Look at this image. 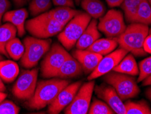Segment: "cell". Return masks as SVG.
<instances>
[{"label":"cell","mask_w":151,"mask_h":114,"mask_svg":"<svg viewBox=\"0 0 151 114\" xmlns=\"http://www.w3.org/2000/svg\"><path fill=\"white\" fill-rule=\"evenodd\" d=\"M83 73V69L81 64L76 59L70 55L60 68L56 77L61 79H70L79 77L82 75Z\"/></svg>","instance_id":"17"},{"label":"cell","mask_w":151,"mask_h":114,"mask_svg":"<svg viewBox=\"0 0 151 114\" xmlns=\"http://www.w3.org/2000/svg\"><path fill=\"white\" fill-rule=\"evenodd\" d=\"M73 57L81 64L83 72L86 75L90 74L95 70L103 57L101 55L93 52L88 49H76L73 52Z\"/></svg>","instance_id":"14"},{"label":"cell","mask_w":151,"mask_h":114,"mask_svg":"<svg viewBox=\"0 0 151 114\" xmlns=\"http://www.w3.org/2000/svg\"><path fill=\"white\" fill-rule=\"evenodd\" d=\"M106 1L110 8H115L121 6L123 0H106Z\"/></svg>","instance_id":"35"},{"label":"cell","mask_w":151,"mask_h":114,"mask_svg":"<svg viewBox=\"0 0 151 114\" xmlns=\"http://www.w3.org/2000/svg\"><path fill=\"white\" fill-rule=\"evenodd\" d=\"M70 54L62 44L54 43L42 62L41 73L44 78L56 77L57 73Z\"/></svg>","instance_id":"7"},{"label":"cell","mask_w":151,"mask_h":114,"mask_svg":"<svg viewBox=\"0 0 151 114\" xmlns=\"http://www.w3.org/2000/svg\"><path fill=\"white\" fill-rule=\"evenodd\" d=\"M50 39H41L34 36L26 37L23 41L25 52L21 58V64L24 68H32L38 64L40 60L49 51Z\"/></svg>","instance_id":"6"},{"label":"cell","mask_w":151,"mask_h":114,"mask_svg":"<svg viewBox=\"0 0 151 114\" xmlns=\"http://www.w3.org/2000/svg\"><path fill=\"white\" fill-rule=\"evenodd\" d=\"M17 30L12 24L6 23L0 25V53L8 57L6 46L11 40L16 37Z\"/></svg>","instance_id":"23"},{"label":"cell","mask_w":151,"mask_h":114,"mask_svg":"<svg viewBox=\"0 0 151 114\" xmlns=\"http://www.w3.org/2000/svg\"><path fill=\"white\" fill-rule=\"evenodd\" d=\"M20 107L11 100H4L0 102V114H18Z\"/></svg>","instance_id":"31"},{"label":"cell","mask_w":151,"mask_h":114,"mask_svg":"<svg viewBox=\"0 0 151 114\" xmlns=\"http://www.w3.org/2000/svg\"><path fill=\"white\" fill-rule=\"evenodd\" d=\"M94 91L95 94L106 102L115 113L126 114L125 104L112 86L103 84L95 87Z\"/></svg>","instance_id":"12"},{"label":"cell","mask_w":151,"mask_h":114,"mask_svg":"<svg viewBox=\"0 0 151 114\" xmlns=\"http://www.w3.org/2000/svg\"><path fill=\"white\" fill-rule=\"evenodd\" d=\"M95 82L91 80L82 84L72 102L64 109L65 114H86L91 102Z\"/></svg>","instance_id":"10"},{"label":"cell","mask_w":151,"mask_h":114,"mask_svg":"<svg viewBox=\"0 0 151 114\" xmlns=\"http://www.w3.org/2000/svg\"><path fill=\"white\" fill-rule=\"evenodd\" d=\"M139 75L137 83L142 81L151 75V56L144 59L139 63Z\"/></svg>","instance_id":"30"},{"label":"cell","mask_w":151,"mask_h":114,"mask_svg":"<svg viewBox=\"0 0 151 114\" xmlns=\"http://www.w3.org/2000/svg\"><path fill=\"white\" fill-rule=\"evenodd\" d=\"M6 91V87L4 86L3 80L0 78V91Z\"/></svg>","instance_id":"40"},{"label":"cell","mask_w":151,"mask_h":114,"mask_svg":"<svg viewBox=\"0 0 151 114\" xmlns=\"http://www.w3.org/2000/svg\"><path fill=\"white\" fill-rule=\"evenodd\" d=\"M11 4L9 0H0V25L1 23L3 17L8 9L10 8Z\"/></svg>","instance_id":"32"},{"label":"cell","mask_w":151,"mask_h":114,"mask_svg":"<svg viewBox=\"0 0 151 114\" xmlns=\"http://www.w3.org/2000/svg\"><path fill=\"white\" fill-rule=\"evenodd\" d=\"M144 50L146 53L151 54V33L148 35L144 42Z\"/></svg>","instance_id":"34"},{"label":"cell","mask_w":151,"mask_h":114,"mask_svg":"<svg viewBox=\"0 0 151 114\" xmlns=\"http://www.w3.org/2000/svg\"><path fill=\"white\" fill-rule=\"evenodd\" d=\"M113 70L131 76H137L139 75V66L135 61L134 55L129 53L126 55L125 57L114 67Z\"/></svg>","instance_id":"19"},{"label":"cell","mask_w":151,"mask_h":114,"mask_svg":"<svg viewBox=\"0 0 151 114\" xmlns=\"http://www.w3.org/2000/svg\"><path fill=\"white\" fill-rule=\"evenodd\" d=\"M19 75V65L12 60L0 61V78L6 83L14 81Z\"/></svg>","instance_id":"21"},{"label":"cell","mask_w":151,"mask_h":114,"mask_svg":"<svg viewBox=\"0 0 151 114\" xmlns=\"http://www.w3.org/2000/svg\"><path fill=\"white\" fill-rule=\"evenodd\" d=\"M142 0H123L121 7L123 9L127 22L134 23L137 11Z\"/></svg>","instance_id":"25"},{"label":"cell","mask_w":151,"mask_h":114,"mask_svg":"<svg viewBox=\"0 0 151 114\" xmlns=\"http://www.w3.org/2000/svg\"><path fill=\"white\" fill-rule=\"evenodd\" d=\"M118 42L114 38H99L92 44L87 49L93 52L98 53L102 56L112 53L117 47Z\"/></svg>","instance_id":"20"},{"label":"cell","mask_w":151,"mask_h":114,"mask_svg":"<svg viewBox=\"0 0 151 114\" xmlns=\"http://www.w3.org/2000/svg\"><path fill=\"white\" fill-rule=\"evenodd\" d=\"M98 30L108 38H116L126 29L123 15L121 11L111 9L99 18Z\"/></svg>","instance_id":"9"},{"label":"cell","mask_w":151,"mask_h":114,"mask_svg":"<svg viewBox=\"0 0 151 114\" xmlns=\"http://www.w3.org/2000/svg\"><path fill=\"white\" fill-rule=\"evenodd\" d=\"M142 86H151V75L144 79L142 81Z\"/></svg>","instance_id":"37"},{"label":"cell","mask_w":151,"mask_h":114,"mask_svg":"<svg viewBox=\"0 0 151 114\" xmlns=\"http://www.w3.org/2000/svg\"><path fill=\"white\" fill-rule=\"evenodd\" d=\"M134 23L151 25V6L147 0H142L139 4Z\"/></svg>","instance_id":"24"},{"label":"cell","mask_w":151,"mask_h":114,"mask_svg":"<svg viewBox=\"0 0 151 114\" xmlns=\"http://www.w3.org/2000/svg\"><path fill=\"white\" fill-rule=\"evenodd\" d=\"M91 20V17L86 12H81L76 15L65 25L63 30L58 34V40L67 50L76 45L82 33Z\"/></svg>","instance_id":"4"},{"label":"cell","mask_w":151,"mask_h":114,"mask_svg":"<svg viewBox=\"0 0 151 114\" xmlns=\"http://www.w3.org/2000/svg\"><path fill=\"white\" fill-rule=\"evenodd\" d=\"M38 70H25L19 75L12 88V94L19 100H28L33 97L37 84Z\"/></svg>","instance_id":"8"},{"label":"cell","mask_w":151,"mask_h":114,"mask_svg":"<svg viewBox=\"0 0 151 114\" xmlns=\"http://www.w3.org/2000/svg\"><path fill=\"white\" fill-rule=\"evenodd\" d=\"M145 94H146V97H147L148 99L150 100V101L151 102V87L149 88H148L147 90H146Z\"/></svg>","instance_id":"38"},{"label":"cell","mask_w":151,"mask_h":114,"mask_svg":"<svg viewBox=\"0 0 151 114\" xmlns=\"http://www.w3.org/2000/svg\"><path fill=\"white\" fill-rule=\"evenodd\" d=\"M147 1H148V3H149V4L150 5V6H151V0H147Z\"/></svg>","instance_id":"42"},{"label":"cell","mask_w":151,"mask_h":114,"mask_svg":"<svg viewBox=\"0 0 151 114\" xmlns=\"http://www.w3.org/2000/svg\"><path fill=\"white\" fill-rule=\"evenodd\" d=\"M6 97H7V94L4 91H0V102L5 100Z\"/></svg>","instance_id":"39"},{"label":"cell","mask_w":151,"mask_h":114,"mask_svg":"<svg viewBox=\"0 0 151 114\" xmlns=\"http://www.w3.org/2000/svg\"><path fill=\"white\" fill-rule=\"evenodd\" d=\"M70 84L65 79L52 77V79L37 83L33 97L27 100L25 106L34 110H40L49 106L64 88Z\"/></svg>","instance_id":"1"},{"label":"cell","mask_w":151,"mask_h":114,"mask_svg":"<svg viewBox=\"0 0 151 114\" xmlns=\"http://www.w3.org/2000/svg\"><path fill=\"white\" fill-rule=\"evenodd\" d=\"M65 25L59 23L46 12L28 20L25 29L32 36L41 39L52 37L63 30Z\"/></svg>","instance_id":"3"},{"label":"cell","mask_w":151,"mask_h":114,"mask_svg":"<svg viewBox=\"0 0 151 114\" xmlns=\"http://www.w3.org/2000/svg\"><path fill=\"white\" fill-rule=\"evenodd\" d=\"M81 6L85 12L95 19H99L106 13V8L101 0H82Z\"/></svg>","instance_id":"22"},{"label":"cell","mask_w":151,"mask_h":114,"mask_svg":"<svg viewBox=\"0 0 151 114\" xmlns=\"http://www.w3.org/2000/svg\"><path fill=\"white\" fill-rule=\"evenodd\" d=\"M128 51L125 49L119 48L105 55L101 58L95 70L88 76L87 79L88 81L94 80L113 70L114 67L116 66L125 57Z\"/></svg>","instance_id":"11"},{"label":"cell","mask_w":151,"mask_h":114,"mask_svg":"<svg viewBox=\"0 0 151 114\" xmlns=\"http://www.w3.org/2000/svg\"><path fill=\"white\" fill-rule=\"evenodd\" d=\"M149 33L147 25L138 23H130L122 33L114 38L120 47L125 49L135 56H145L147 54L144 50V42Z\"/></svg>","instance_id":"2"},{"label":"cell","mask_w":151,"mask_h":114,"mask_svg":"<svg viewBox=\"0 0 151 114\" xmlns=\"http://www.w3.org/2000/svg\"><path fill=\"white\" fill-rule=\"evenodd\" d=\"M88 113L89 114H114V111L110 108L109 105L104 102V100H100L97 98H94L92 103L88 109Z\"/></svg>","instance_id":"29"},{"label":"cell","mask_w":151,"mask_h":114,"mask_svg":"<svg viewBox=\"0 0 151 114\" xmlns=\"http://www.w3.org/2000/svg\"><path fill=\"white\" fill-rule=\"evenodd\" d=\"M6 49L9 57L14 60H19L24 54L25 46L18 38L15 37L7 44Z\"/></svg>","instance_id":"27"},{"label":"cell","mask_w":151,"mask_h":114,"mask_svg":"<svg viewBox=\"0 0 151 114\" xmlns=\"http://www.w3.org/2000/svg\"><path fill=\"white\" fill-rule=\"evenodd\" d=\"M103 79L114 88L123 100L136 97L140 91L135 79L131 75L112 70L104 75Z\"/></svg>","instance_id":"5"},{"label":"cell","mask_w":151,"mask_h":114,"mask_svg":"<svg viewBox=\"0 0 151 114\" xmlns=\"http://www.w3.org/2000/svg\"><path fill=\"white\" fill-rule=\"evenodd\" d=\"M28 17V12L25 8L10 10L5 13L3 21L12 24L17 30V34L22 37L25 34L26 19Z\"/></svg>","instance_id":"15"},{"label":"cell","mask_w":151,"mask_h":114,"mask_svg":"<svg viewBox=\"0 0 151 114\" xmlns=\"http://www.w3.org/2000/svg\"><path fill=\"white\" fill-rule=\"evenodd\" d=\"M52 0H32L29 5V10L33 17L48 12L52 6Z\"/></svg>","instance_id":"28"},{"label":"cell","mask_w":151,"mask_h":114,"mask_svg":"<svg viewBox=\"0 0 151 114\" xmlns=\"http://www.w3.org/2000/svg\"><path fill=\"white\" fill-rule=\"evenodd\" d=\"M126 114H151V109L144 100L139 101L128 100L125 103Z\"/></svg>","instance_id":"26"},{"label":"cell","mask_w":151,"mask_h":114,"mask_svg":"<svg viewBox=\"0 0 151 114\" xmlns=\"http://www.w3.org/2000/svg\"><path fill=\"white\" fill-rule=\"evenodd\" d=\"M0 54H1V53H0ZM1 59H2V57L1 56V55H0V61H1Z\"/></svg>","instance_id":"43"},{"label":"cell","mask_w":151,"mask_h":114,"mask_svg":"<svg viewBox=\"0 0 151 114\" xmlns=\"http://www.w3.org/2000/svg\"><path fill=\"white\" fill-rule=\"evenodd\" d=\"M97 19L91 20L90 23L76 44L77 49H87L97 40L100 38L101 33H99V30L97 28Z\"/></svg>","instance_id":"16"},{"label":"cell","mask_w":151,"mask_h":114,"mask_svg":"<svg viewBox=\"0 0 151 114\" xmlns=\"http://www.w3.org/2000/svg\"><path fill=\"white\" fill-rule=\"evenodd\" d=\"M12 1L17 8H21L27 4H29L32 1V0H12Z\"/></svg>","instance_id":"36"},{"label":"cell","mask_w":151,"mask_h":114,"mask_svg":"<svg viewBox=\"0 0 151 114\" xmlns=\"http://www.w3.org/2000/svg\"><path fill=\"white\" fill-rule=\"evenodd\" d=\"M48 12L53 19L63 24V25H65L70 20H72L81 11L67 6H57V8L48 10Z\"/></svg>","instance_id":"18"},{"label":"cell","mask_w":151,"mask_h":114,"mask_svg":"<svg viewBox=\"0 0 151 114\" xmlns=\"http://www.w3.org/2000/svg\"><path fill=\"white\" fill-rule=\"evenodd\" d=\"M81 85L82 81H77L70 84L64 88L48 106V112L50 114H59L64 110L72 102Z\"/></svg>","instance_id":"13"},{"label":"cell","mask_w":151,"mask_h":114,"mask_svg":"<svg viewBox=\"0 0 151 114\" xmlns=\"http://www.w3.org/2000/svg\"><path fill=\"white\" fill-rule=\"evenodd\" d=\"M74 3L76 4V5L79 6L80 4H81V2L82 0H74Z\"/></svg>","instance_id":"41"},{"label":"cell","mask_w":151,"mask_h":114,"mask_svg":"<svg viewBox=\"0 0 151 114\" xmlns=\"http://www.w3.org/2000/svg\"><path fill=\"white\" fill-rule=\"evenodd\" d=\"M52 4L56 6H67V7H75L74 0H52Z\"/></svg>","instance_id":"33"}]
</instances>
